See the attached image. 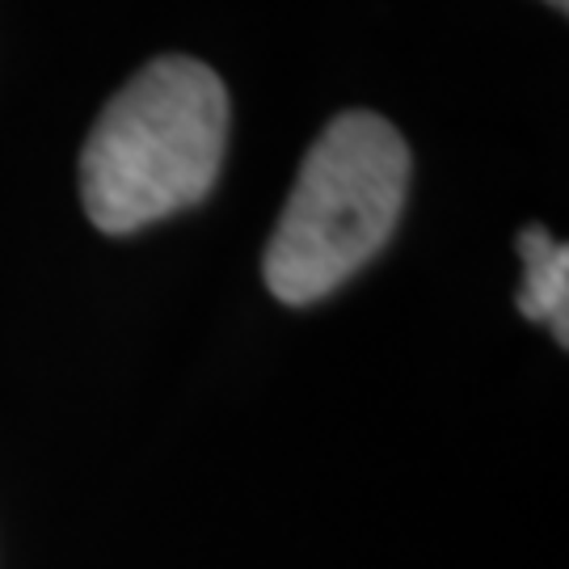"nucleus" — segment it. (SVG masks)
<instances>
[{"label":"nucleus","instance_id":"obj_2","mask_svg":"<svg viewBox=\"0 0 569 569\" xmlns=\"http://www.w3.org/2000/svg\"><path fill=\"white\" fill-rule=\"evenodd\" d=\"M409 143L371 110H346L308 148L262 258L266 287L291 308L317 305L388 244L406 211Z\"/></svg>","mask_w":569,"mask_h":569},{"label":"nucleus","instance_id":"obj_4","mask_svg":"<svg viewBox=\"0 0 569 569\" xmlns=\"http://www.w3.org/2000/svg\"><path fill=\"white\" fill-rule=\"evenodd\" d=\"M545 4H552L557 13H566V9H569V0H545Z\"/></svg>","mask_w":569,"mask_h":569},{"label":"nucleus","instance_id":"obj_3","mask_svg":"<svg viewBox=\"0 0 569 569\" xmlns=\"http://www.w3.org/2000/svg\"><path fill=\"white\" fill-rule=\"evenodd\" d=\"M519 258H523V287H519V312L540 321L569 342V249L549 228L531 224L519 232Z\"/></svg>","mask_w":569,"mask_h":569},{"label":"nucleus","instance_id":"obj_1","mask_svg":"<svg viewBox=\"0 0 569 569\" xmlns=\"http://www.w3.org/2000/svg\"><path fill=\"white\" fill-rule=\"evenodd\" d=\"M228 148V89L190 56L143 63L106 102L81 148L93 228L127 237L203 203Z\"/></svg>","mask_w":569,"mask_h":569}]
</instances>
